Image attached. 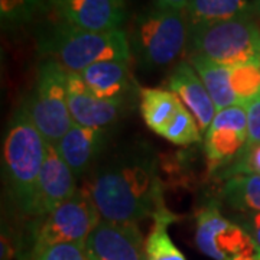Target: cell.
<instances>
[{
    "instance_id": "484cf974",
    "label": "cell",
    "mask_w": 260,
    "mask_h": 260,
    "mask_svg": "<svg viewBox=\"0 0 260 260\" xmlns=\"http://www.w3.org/2000/svg\"><path fill=\"white\" fill-rule=\"evenodd\" d=\"M240 223L247 229V232L253 236L257 246L260 247V213L259 214H244Z\"/></svg>"
},
{
    "instance_id": "2e32d148",
    "label": "cell",
    "mask_w": 260,
    "mask_h": 260,
    "mask_svg": "<svg viewBox=\"0 0 260 260\" xmlns=\"http://www.w3.org/2000/svg\"><path fill=\"white\" fill-rule=\"evenodd\" d=\"M106 130L74 123L64 138L54 145L58 155L64 159L75 177L83 175L102 153L106 143Z\"/></svg>"
},
{
    "instance_id": "ffe728a7",
    "label": "cell",
    "mask_w": 260,
    "mask_h": 260,
    "mask_svg": "<svg viewBox=\"0 0 260 260\" xmlns=\"http://www.w3.org/2000/svg\"><path fill=\"white\" fill-rule=\"evenodd\" d=\"M221 198L233 210L244 214H259L260 175L242 174L229 178L223 186Z\"/></svg>"
},
{
    "instance_id": "9a60e30c",
    "label": "cell",
    "mask_w": 260,
    "mask_h": 260,
    "mask_svg": "<svg viewBox=\"0 0 260 260\" xmlns=\"http://www.w3.org/2000/svg\"><path fill=\"white\" fill-rule=\"evenodd\" d=\"M168 87L194 116L200 130L205 133L218 110L189 61H179L175 64L168 77Z\"/></svg>"
},
{
    "instance_id": "cb8c5ba5",
    "label": "cell",
    "mask_w": 260,
    "mask_h": 260,
    "mask_svg": "<svg viewBox=\"0 0 260 260\" xmlns=\"http://www.w3.org/2000/svg\"><path fill=\"white\" fill-rule=\"evenodd\" d=\"M242 174H256L260 175V145L253 148H244L243 152L233 162L227 171V177L232 178Z\"/></svg>"
},
{
    "instance_id": "603a6c76",
    "label": "cell",
    "mask_w": 260,
    "mask_h": 260,
    "mask_svg": "<svg viewBox=\"0 0 260 260\" xmlns=\"http://www.w3.org/2000/svg\"><path fill=\"white\" fill-rule=\"evenodd\" d=\"M29 260H91L83 244H55L35 250Z\"/></svg>"
},
{
    "instance_id": "4316f807",
    "label": "cell",
    "mask_w": 260,
    "mask_h": 260,
    "mask_svg": "<svg viewBox=\"0 0 260 260\" xmlns=\"http://www.w3.org/2000/svg\"><path fill=\"white\" fill-rule=\"evenodd\" d=\"M189 0H153V5L160 9L185 10Z\"/></svg>"
},
{
    "instance_id": "5bb4252c",
    "label": "cell",
    "mask_w": 260,
    "mask_h": 260,
    "mask_svg": "<svg viewBox=\"0 0 260 260\" xmlns=\"http://www.w3.org/2000/svg\"><path fill=\"white\" fill-rule=\"evenodd\" d=\"M68 106L77 124L94 129H107L120 117L123 102H112L97 97L85 85L81 75L68 73Z\"/></svg>"
},
{
    "instance_id": "277c9868",
    "label": "cell",
    "mask_w": 260,
    "mask_h": 260,
    "mask_svg": "<svg viewBox=\"0 0 260 260\" xmlns=\"http://www.w3.org/2000/svg\"><path fill=\"white\" fill-rule=\"evenodd\" d=\"M47 140L42 138L25 106L10 121L3 142V174L19 208L32 215L38 181L47 158Z\"/></svg>"
},
{
    "instance_id": "ba28073f",
    "label": "cell",
    "mask_w": 260,
    "mask_h": 260,
    "mask_svg": "<svg viewBox=\"0 0 260 260\" xmlns=\"http://www.w3.org/2000/svg\"><path fill=\"white\" fill-rule=\"evenodd\" d=\"M102 221V215L87 188H78L75 194L55 211L44 217L32 240V251L55 244H83Z\"/></svg>"
},
{
    "instance_id": "7a4b0ae2",
    "label": "cell",
    "mask_w": 260,
    "mask_h": 260,
    "mask_svg": "<svg viewBox=\"0 0 260 260\" xmlns=\"http://www.w3.org/2000/svg\"><path fill=\"white\" fill-rule=\"evenodd\" d=\"M38 48L41 54L75 74L102 61L132 59L127 34L123 29L93 32L62 20L52 22L41 30Z\"/></svg>"
},
{
    "instance_id": "7c38bea8",
    "label": "cell",
    "mask_w": 260,
    "mask_h": 260,
    "mask_svg": "<svg viewBox=\"0 0 260 260\" xmlns=\"http://www.w3.org/2000/svg\"><path fill=\"white\" fill-rule=\"evenodd\" d=\"M48 6L58 20L93 32L121 29L127 19L126 0H48Z\"/></svg>"
},
{
    "instance_id": "d4e9b609",
    "label": "cell",
    "mask_w": 260,
    "mask_h": 260,
    "mask_svg": "<svg viewBox=\"0 0 260 260\" xmlns=\"http://www.w3.org/2000/svg\"><path fill=\"white\" fill-rule=\"evenodd\" d=\"M247 116V145L246 148H253L260 145V93L251 100L244 103Z\"/></svg>"
},
{
    "instance_id": "d6986e66",
    "label": "cell",
    "mask_w": 260,
    "mask_h": 260,
    "mask_svg": "<svg viewBox=\"0 0 260 260\" xmlns=\"http://www.w3.org/2000/svg\"><path fill=\"white\" fill-rule=\"evenodd\" d=\"M188 59L189 64L194 67L197 74L203 80L217 110H223L234 104H240L233 94L230 85V67L215 64L200 55L188 56Z\"/></svg>"
},
{
    "instance_id": "5b68a950",
    "label": "cell",
    "mask_w": 260,
    "mask_h": 260,
    "mask_svg": "<svg viewBox=\"0 0 260 260\" xmlns=\"http://www.w3.org/2000/svg\"><path fill=\"white\" fill-rule=\"evenodd\" d=\"M186 54L225 67L260 64V28L253 15L189 28Z\"/></svg>"
},
{
    "instance_id": "44dd1931",
    "label": "cell",
    "mask_w": 260,
    "mask_h": 260,
    "mask_svg": "<svg viewBox=\"0 0 260 260\" xmlns=\"http://www.w3.org/2000/svg\"><path fill=\"white\" fill-rule=\"evenodd\" d=\"M153 220L146 237V260H186L168 233L169 224L174 223L177 217L164 208L153 215Z\"/></svg>"
},
{
    "instance_id": "8fae6325",
    "label": "cell",
    "mask_w": 260,
    "mask_h": 260,
    "mask_svg": "<svg viewBox=\"0 0 260 260\" xmlns=\"http://www.w3.org/2000/svg\"><path fill=\"white\" fill-rule=\"evenodd\" d=\"M247 145V116L244 104L218 110L205 132V156L211 168L234 160Z\"/></svg>"
},
{
    "instance_id": "52a82bcc",
    "label": "cell",
    "mask_w": 260,
    "mask_h": 260,
    "mask_svg": "<svg viewBox=\"0 0 260 260\" xmlns=\"http://www.w3.org/2000/svg\"><path fill=\"white\" fill-rule=\"evenodd\" d=\"M195 244L213 260L260 259V247L247 229L224 217L215 204L197 214Z\"/></svg>"
},
{
    "instance_id": "7402d4cb",
    "label": "cell",
    "mask_w": 260,
    "mask_h": 260,
    "mask_svg": "<svg viewBox=\"0 0 260 260\" xmlns=\"http://www.w3.org/2000/svg\"><path fill=\"white\" fill-rule=\"evenodd\" d=\"M48 6V0H2V22L6 25H20L30 22Z\"/></svg>"
},
{
    "instance_id": "83f0119b",
    "label": "cell",
    "mask_w": 260,
    "mask_h": 260,
    "mask_svg": "<svg viewBox=\"0 0 260 260\" xmlns=\"http://www.w3.org/2000/svg\"><path fill=\"white\" fill-rule=\"evenodd\" d=\"M251 13L253 16H260V0H253L251 2Z\"/></svg>"
},
{
    "instance_id": "f1b7e54d",
    "label": "cell",
    "mask_w": 260,
    "mask_h": 260,
    "mask_svg": "<svg viewBox=\"0 0 260 260\" xmlns=\"http://www.w3.org/2000/svg\"><path fill=\"white\" fill-rule=\"evenodd\" d=\"M257 260H260V259H257Z\"/></svg>"
},
{
    "instance_id": "3957f363",
    "label": "cell",
    "mask_w": 260,
    "mask_h": 260,
    "mask_svg": "<svg viewBox=\"0 0 260 260\" xmlns=\"http://www.w3.org/2000/svg\"><path fill=\"white\" fill-rule=\"evenodd\" d=\"M127 34L132 58L143 71H159L175 64L189 41L185 10L152 6L139 12Z\"/></svg>"
},
{
    "instance_id": "30bf717a",
    "label": "cell",
    "mask_w": 260,
    "mask_h": 260,
    "mask_svg": "<svg viewBox=\"0 0 260 260\" xmlns=\"http://www.w3.org/2000/svg\"><path fill=\"white\" fill-rule=\"evenodd\" d=\"M84 249L91 260H146V240L136 223L102 220Z\"/></svg>"
},
{
    "instance_id": "9c48e42d",
    "label": "cell",
    "mask_w": 260,
    "mask_h": 260,
    "mask_svg": "<svg viewBox=\"0 0 260 260\" xmlns=\"http://www.w3.org/2000/svg\"><path fill=\"white\" fill-rule=\"evenodd\" d=\"M140 112L149 129L174 145L188 146L201 140V130L194 116L169 90H142Z\"/></svg>"
},
{
    "instance_id": "8992f818",
    "label": "cell",
    "mask_w": 260,
    "mask_h": 260,
    "mask_svg": "<svg viewBox=\"0 0 260 260\" xmlns=\"http://www.w3.org/2000/svg\"><path fill=\"white\" fill-rule=\"evenodd\" d=\"M67 77L68 71L62 65L47 58L39 65L34 91L23 104L48 145H56L74 124L68 106Z\"/></svg>"
},
{
    "instance_id": "ac0fdd59",
    "label": "cell",
    "mask_w": 260,
    "mask_h": 260,
    "mask_svg": "<svg viewBox=\"0 0 260 260\" xmlns=\"http://www.w3.org/2000/svg\"><path fill=\"white\" fill-rule=\"evenodd\" d=\"M189 28L250 16V0H189L185 9Z\"/></svg>"
},
{
    "instance_id": "6da1fadb",
    "label": "cell",
    "mask_w": 260,
    "mask_h": 260,
    "mask_svg": "<svg viewBox=\"0 0 260 260\" xmlns=\"http://www.w3.org/2000/svg\"><path fill=\"white\" fill-rule=\"evenodd\" d=\"M102 220L139 223L164 210L156 152L138 143L97 168L87 186Z\"/></svg>"
},
{
    "instance_id": "e0dca14e",
    "label": "cell",
    "mask_w": 260,
    "mask_h": 260,
    "mask_svg": "<svg viewBox=\"0 0 260 260\" xmlns=\"http://www.w3.org/2000/svg\"><path fill=\"white\" fill-rule=\"evenodd\" d=\"M80 75L91 93L112 102H123L132 83L130 61L123 59L97 62L85 68Z\"/></svg>"
},
{
    "instance_id": "4fadbf2b",
    "label": "cell",
    "mask_w": 260,
    "mask_h": 260,
    "mask_svg": "<svg viewBox=\"0 0 260 260\" xmlns=\"http://www.w3.org/2000/svg\"><path fill=\"white\" fill-rule=\"evenodd\" d=\"M75 175L56 152L48 145L47 158L38 181L37 197L32 210L34 217H47L75 194Z\"/></svg>"
}]
</instances>
